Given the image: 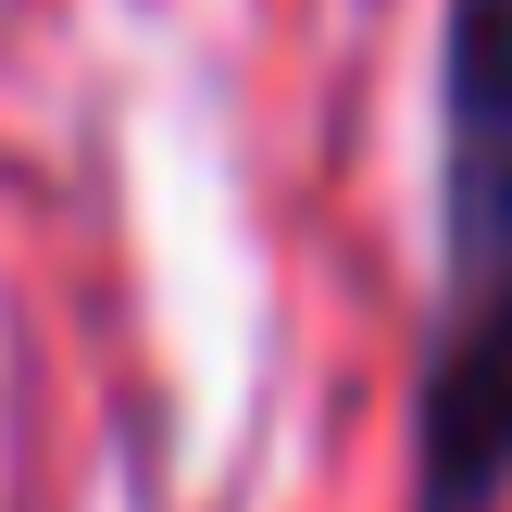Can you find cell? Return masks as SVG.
Masks as SVG:
<instances>
[{
	"instance_id": "1",
	"label": "cell",
	"mask_w": 512,
	"mask_h": 512,
	"mask_svg": "<svg viewBox=\"0 0 512 512\" xmlns=\"http://www.w3.org/2000/svg\"><path fill=\"white\" fill-rule=\"evenodd\" d=\"M512 500V0L438 13V313L413 350V512Z\"/></svg>"
}]
</instances>
